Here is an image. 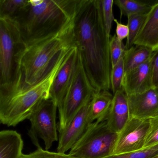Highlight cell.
Returning a JSON list of instances; mask_svg holds the SVG:
<instances>
[{
    "mask_svg": "<svg viewBox=\"0 0 158 158\" xmlns=\"http://www.w3.org/2000/svg\"><path fill=\"white\" fill-rule=\"evenodd\" d=\"M76 46L96 93L109 91L111 62L100 0H78L73 17Z\"/></svg>",
    "mask_w": 158,
    "mask_h": 158,
    "instance_id": "cell-1",
    "label": "cell"
},
{
    "mask_svg": "<svg viewBox=\"0 0 158 158\" xmlns=\"http://www.w3.org/2000/svg\"><path fill=\"white\" fill-rule=\"evenodd\" d=\"M73 20L56 35L26 46L20 60V83L16 94L47 78L77 47Z\"/></svg>",
    "mask_w": 158,
    "mask_h": 158,
    "instance_id": "cell-2",
    "label": "cell"
},
{
    "mask_svg": "<svg viewBox=\"0 0 158 158\" xmlns=\"http://www.w3.org/2000/svg\"><path fill=\"white\" fill-rule=\"evenodd\" d=\"M78 0H28L15 22L26 45L54 36L73 20Z\"/></svg>",
    "mask_w": 158,
    "mask_h": 158,
    "instance_id": "cell-3",
    "label": "cell"
},
{
    "mask_svg": "<svg viewBox=\"0 0 158 158\" xmlns=\"http://www.w3.org/2000/svg\"><path fill=\"white\" fill-rule=\"evenodd\" d=\"M26 45L15 22L0 18V121L20 81V60Z\"/></svg>",
    "mask_w": 158,
    "mask_h": 158,
    "instance_id": "cell-4",
    "label": "cell"
},
{
    "mask_svg": "<svg viewBox=\"0 0 158 158\" xmlns=\"http://www.w3.org/2000/svg\"><path fill=\"white\" fill-rule=\"evenodd\" d=\"M67 57L43 80L14 96L6 105L0 123L8 127H15L25 120L28 119L41 101L49 99L50 90L55 78Z\"/></svg>",
    "mask_w": 158,
    "mask_h": 158,
    "instance_id": "cell-5",
    "label": "cell"
},
{
    "mask_svg": "<svg viewBox=\"0 0 158 158\" xmlns=\"http://www.w3.org/2000/svg\"><path fill=\"white\" fill-rule=\"evenodd\" d=\"M118 133L110 130L106 121L95 122L86 130L69 150L76 158H105L111 156Z\"/></svg>",
    "mask_w": 158,
    "mask_h": 158,
    "instance_id": "cell-6",
    "label": "cell"
},
{
    "mask_svg": "<svg viewBox=\"0 0 158 158\" xmlns=\"http://www.w3.org/2000/svg\"><path fill=\"white\" fill-rule=\"evenodd\" d=\"M96 93L85 74L79 53L77 69L65 96L58 108L59 133L68 127L79 111L92 100Z\"/></svg>",
    "mask_w": 158,
    "mask_h": 158,
    "instance_id": "cell-7",
    "label": "cell"
},
{
    "mask_svg": "<svg viewBox=\"0 0 158 158\" xmlns=\"http://www.w3.org/2000/svg\"><path fill=\"white\" fill-rule=\"evenodd\" d=\"M57 106L50 99H44L35 108L28 119L30 121L29 136L33 143L40 147L38 138L44 142L45 150L51 148L58 141L56 122Z\"/></svg>",
    "mask_w": 158,
    "mask_h": 158,
    "instance_id": "cell-8",
    "label": "cell"
},
{
    "mask_svg": "<svg viewBox=\"0 0 158 158\" xmlns=\"http://www.w3.org/2000/svg\"><path fill=\"white\" fill-rule=\"evenodd\" d=\"M149 127L150 119L130 117L118 133L112 155L127 154L144 148Z\"/></svg>",
    "mask_w": 158,
    "mask_h": 158,
    "instance_id": "cell-9",
    "label": "cell"
},
{
    "mask_svg": "<svg viewBox=\"0 0 158 158\" xmlns=\"http://www.w3.org/2000/svg\"><path fill=\"white\" fill-rule=\"evenodd\" d=\"M79 58L78 50L77 47H75L70 52L54 80L49 93V99L56 105L57 108L61 106L73 80Z\"/></svg>",
    "mask_w": 158,
    "mask_h": 158,
    "instance_id": "cell-10",
    "label": "cell"
},
{
    "mask_svg": "<svg viewBox=\"0 0 158 158\" xmlns=\"http://www.w3.org/2000/svg\"><path fill=\"white\" fill-rule=\"evenodd\" d=\"M90 102L79 111L68 127L59 133L57 153L66 154L70 150L90 124L89 120Z\"/></svg>",
    "mask_w": 158,
    "mask_h": 158,
    "instance_id": "cell-11",
    "label": "cell"
},
{
    "mask_svg": "<svg viewBox=\"0 0 158 158\" xmlns=\"http://www.w3.org/2000/svg\"><path fill=\"white\" fill-rule=\"evenodd\" d=\"M127 97L131 117L150 119L158 116V88Z\"/></svg>",
    "mask_w": 158,
    "mask_h": 158,
    "instance_id": "cell-12",
    "label": "cell"
},
{
    "mask_svg": "<svg viewBox=\"0 0 158 158\" xmlns=\"http://www.w3.org/2000/svg\"><path fill=\"white\" fill-rule=\"evenodd\" d=\"M152 88L151 58L138 67L124 74L122 88L126 96L142 93Z\"/></svg>",
    "mask_w": 158,
    "mask_h": 158,
    "instance_id": "cell-13",
    "label": "cell"
},
{
    "mask_svg": "<svg viewBox=\"0 0 158 158\" xmlns=\"http://www.w3.org/2000/svg\"><path fill=\"white\" fill-rule=\"evenodd\" d=\"M130 113L127 96L123 90L117 91L113 95L107 124L110 130L119 133L130 119Z\"/></svg>",
    "mask_w": 158,
    "mask_h": 158,
    "instance_id": "cell-14",
    "label": "cell"
},
{
    "mask_svg": "<svg viewBox=\"0 0 158 158\" xmlns=\"http://www.w3.org/2000/svg\"><path fill=\"white\" fill-rule=\"evenodd\" d=\"M134 45L146 46L155 52L158 49V2L152 5Z\"/></svg>",
    "mask_w": 158,
    "mask_h": 158,
    "instance_id": "cell-15",
    "label": "cell"
},
{
    "mask_svg": "<svg viewBox=\"0 0 158 158\" xmlns=\"http://www.w3.org/2000/svg\"><path fill=\"white\" fill-rule=\"evenodd\" d=\"M23 147L22 136L16 131H0V158H19Z\"/></svg>",
    "mask_w": 158,
    "mask_h": 158,
    "instance_id": "cell-16",
    "label": "cell"
},
{
    "mask_svg": "<svg viewBox=\"0 0 158 158\" xmlns=\"http://www.w3.org/2000/svg\"><path fill=\"white\" fill-rule=\"evenodd\" d=\"M113 95L109 91H102L96 93L90 104L89 120L93 122L106 121L109 112Z\"/></svg>",
    "mask_w": 158,
    "mask_h": 158,
    "instance_id": "cell-17",
    "label": "cell"
},
{
    "mask_svg": "<svg viewBox=\"0 0 158 158\" xmlns=\"http://www.w3.org/2000/svg\"><path fill=\"white\" fill-rule=\"evenodd\" d=\"M153 53L150 48L141 45H133L125 50L123 56L124 74L147 62L151 58Z\"/></svg>",
    "mask_w": 158,
    "mask_h": 158,
    "instance_id": "cell-18",
    "label": "cell"
},
{
    "mask_svg": "<svg viewBox=\"0 0 158 158\" xmlns=\"http://www.w3.org/2000/svg\"><path fill=\"white\" fill-rule=\"evenodd\" d=\"M28 3V0H0V18L16 22Z\"/></svg>",
    "mask_w": 158,
    "mask_h": 158,
    "instance_id": "cell-19",
    "label": "cell"
},
{
    "mask_svg": "<svg viewBox=\"0 0 158 158\" xmlns=\"http://www.w3.org/2000/svg\"><path fill=\"white\" fill-rule=\"evenodd\" d=\"M114 4L119 8L121 16L127 17L132 15H147L152 6L148 4L133 0H115Z\"/></svg>",
    "mask_w": 158,
    "mask_h": 158,
    "instance_id": "cell-20",
    "label": "cell"
},
{
    "mask_svg": "<svg viewBox=\"0 0 158 158\" xmlns=\"http://www.w3.org/2000/svg\"><path fill=\"white\" fill-rule=\"evenodd\" d=\"M147 15H132L128 17L127 26L129 32L125 45V50L130 49L134 45L135 41L143 28Z\"/></svg>",
    "mask_w": 158,
    "mask_h": 158,
    "instance_id": "cell-21",
    "label": "cell"
},
{
    "mask_svg": "<svg viewBox=\"0 0 158 158\" xmlns=\"http://www.w3.org/2000/svg\"><path fill=\"white\" fill-rule=\"evenodd\" d=\"M123 56L121 58L117 64L111 69L110 76V87L112 90L113 95L117 91L123 90V82L124 76Z\"/></svg>",
    "mask_w": 158,
    "mask_h": 158,
    "instance_id": "cell-22",
    "label": "cell"
},
{
    "mask_svg": "<svg viewBox=\"0 0 158 158\" xmlns=\"http://www.w3.org/2000/svg\"><path fill=\"white\" fill-rule=\"evenodd\" d=\"M110 55L111 68L117 64L121 58L123 56L125 50V46L122 41H119L115 34L110 39Z\"/></svg>",
    "mask_w": 158,
    "mask_h": 158,
    "instance_id": "cell-23",
    "label": "cell"
},
{
    "mask_svg": "<svg viewBox=\"0 0 158 158\" xmlns=\"http://www.w3.org/2000/svg\"><path fill=\"white\" fill-rule=\"evenodd\" d=\"M100 1L102 6V15L107 35L110 38L111 27L115 19L113 13L114 0H100Z\"/></svg>",
    "mask_w": 158,
    "mask_h": 158,
    "instance_id": "cell-24",
    "label": "cell"
},
{
    "mask_svg": "<svg viewBox=\"0 0 158 158\" xmlns=\"http://www.w3.org/2000/svg\"><path fill=\"white\" fill-rule=\"evenodd\" d=\"M158 156V144L127 154L112 155L105 158H152Z\"/></svg>",
    "mask_w": 158,
    "mask_h": 158,
    "instance_id": "cell-25",
    "label": "cell"
},
{
    "mask_svg": "<svg viewBox=\"0 0 158 158\" xmlns=\"http://www.w3.org/2000/svg\"><path fill=\"white\" fill-rule=\"evenodd\" d=\"M19 158H76L69 154H61L56 152H50L44 150L41 147L29 154H22Z\"/></svg>",
    "mask_w": 158,
    "mask_h": 158,
    "instance_id": "cell-26",
    "label": "cell"
},
{
    "mask_svg": "<svg viewBox=\"0 0 158 158\" xmlns=\"http://www.w3.org/2000/svg\"><path fill=\"white\" fill-rule=\"evenodd\" d=\"M158 144V116L150 119V127L147 135L144 147H149Z\"/></svg>",
    "mask_w": 158,
    "mask_h": 158,
    "instance_id": "cell-27",
    "label": "cell"
},
{
    "mask_svg": "<svg viewBox=\"0 0 158 158\" xmlns=\"http://www.w3.org/2000/svg\"><path fill=\"white\" fill-rule=\"evenodd\" d=\"M151 60L152 66L153 87L158 88V49L153 53Z\"/></svg>",
    "mask_w": 158,
    "mask_h": 158,
    "instance_id": "cell-28",
    "label": "cell"
},
{
    "mask_svg": "<svg viewBox=\"0 0 158 158\" xmlns=\"http://www.w3.org/2000/svg\"><path fill=\"white\" fill-rule=\"evenodd\" d=\"M114 21L116 24V36L119 41H122L123 40L128 38L129 28L127 25L122 24L115 19Z\"/></svg>",
    "mask_w": 158,
    "mask_h": 158,
    "instance_id": "cell-29",
    "label": "cell"
},
{
    "mask_svg": "<svg viewBox=\"0 0 158 158\" xmlns=\"http://www.w3.org/2000/svg\"><path fill=\"white\" fill-rule=\"evenodd\" d=\"M152 158H158V156H156V157H153Z\"/></svg>",
    "mask_w": 158,
    "mask_h": 158,
    "instance_id": "cell-30",
    "label": "cell"
}]
</instances>
